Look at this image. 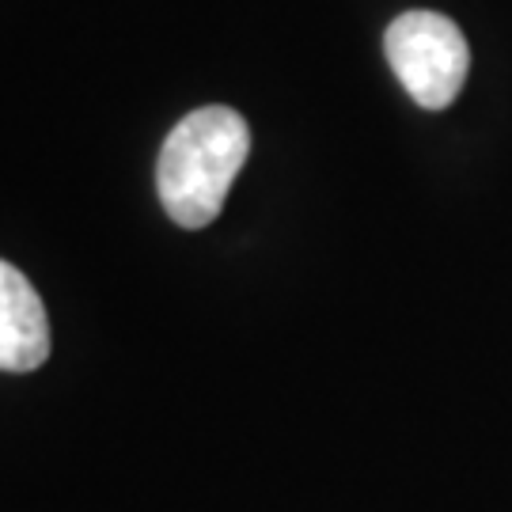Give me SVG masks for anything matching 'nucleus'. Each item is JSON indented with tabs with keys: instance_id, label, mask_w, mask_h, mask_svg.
<instances>
[{
	"instance_id": "nucleus-1",
	"label": "nucleus",
	"mask_w": 512,
	"mask_h": 512,
	"mask_svg": "<svg viewBox=\"0 0 512 512\" xmlns=\"http://www.w3.org/2000/svg\"><path fill=\"white\" fill-rule=\"evenodd\" d=\"M251 152L243 114L232 107L190 110L167 133L156 164V186L167 217L183 228H205L220 217L228 190Z\"/></svg>"
},
{
	"instance_id": "nucleus-3",
	"label": "nucleus",
	"mask_w": 512,
	"mask_h": 512,
	"mask_svg": "<svg viewBox=\"0 0 512 512\" xmlns=\"http://www.w3.org/2000/svg\"><path fill=\"white\" fill-rule=\"evenodd\" d=\"M50 357V319L35 285L0 258V372H35Z\"/></svg>"
},
{
	"instance_id": "nucleus-2",
	"label": "nucleus",
	"mask_w": 512,
	"mask_h": 512,
	"mask_svg": "<svg viewBox=\"0 0 512 512\" xmlns=\"http://www.w3.org/2000/svg\"><path fill=\"white\" fill-rule=\"evenodd\" d=\"M384 54L406 95L425 110L452 107L471 69V50L463 31L448 16L421 8L403 12L387 27Z\"/></svg>"
}]
</instances>
